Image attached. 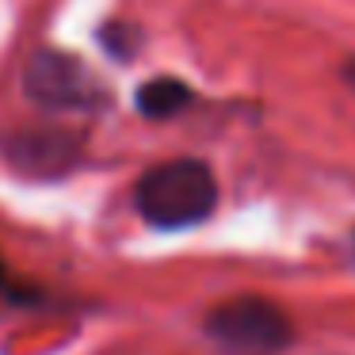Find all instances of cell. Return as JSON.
Returning <instances> with one entry per match:
<instances>
[{
    "label": "cell",
    "instance_id": "obj_1",
    "mask_svg": "<svg viewBox=\"0 0 355 355\" xmlns=\"http://www.w3.org/2000/svg\"><path fill=\"white\" fill-rule=\"evenodd\" d=\"M218 207V176L199 157H176L141 172L134 184V210L153 230H191Z\"/></svg>",
    "mask_w": 355,
    "mask_h": 355
},
{
    "label": "cell",
    "instance_id": "obj_2",
    "mask_svg": "<svg viewBox=\"0 0 355 355\" xmlns=\"http://www.w3.org/2000/svg\"><path fill=\"white\" fill-rule=\"evenodd\" d=\"M202 324H207L210 340H218L230 352L248 355L283 352L294 340V321L286 317V309L260 294H237L230 302H218Z\"/></svg>",
    "mask_w": 355,
    "mask_h": 355
},
{
    "label": "cell",
    "instance_id": "obj_3",
    "mask_svg": "<svg viewBox=\"0 0 355 355\" xmlns=\"http://www.w3.org/2000/svg\"><path fill=\"white\" fill-rule=\"evenodd\" d=\"M24 92L46 111H96L107 103V92L92 69L62 50H39L27 62Z\"/></svg>",
    "mask_w": 355,
    "mask_h": 355
},
{
    "label": "cell",
    "instance_id": "obj_4",
    "mask_svg": "<svg viewBox=\"0 0 355 355\" xmlns=\"http://www.w3.org/2000/svg\"><path fill=\"white\" fill-rule=\"evenodd\" d=\"M4 153L16 168L31 176H62L65 168L77 164L80 138L62 126H35V130H16L4 141Z\"/></svg>",
    "mask_w": 355,
    "mask_h": 355
},
{
    "label": "cell",
    "instance_id": "obj_5",
    "mask_svg": "<svg viewBox=\"0 0 355 355\" xmlns=\"http://www.w3.org/2000/svg\"><path fill=\"white\" fill-rule=\"evenodd\" d=\"M191 88L176 77H153L149 85L138 88V111L146 119H172L184 107H191Z\"/></svg>",
    "mask_w": 355,
    "mask_h": 355
},
{
    "label": "cell",
    "instance_id": "obj_6",
    "mask_svg": "<svg viewBox=\"0 0 355 355\" xmlns=\"http://www.w3.org/2000/svg\"><path fill=\"white\" fill-rule=\"evenodd\" d=\"M344 80L355 88V62H347V65H344Z\"/></svg>",
    "mask_w": 355,
    "mask_h": 355
},
{
    "label": "cell",
    "instance_id": "obj_7",
    "mask_svg": "<svg viewBox=\"0 0 355 355\" xmlns=\"http://www.w3.org/2000/svg\"><path fill=\"white\" fill-rule=\"evenodd\" d=\"M8 286V268H4V260H0V291Z\"/></svg>",
    "mask_w": 355,
    "mask_h": 355
}]
</instances>
